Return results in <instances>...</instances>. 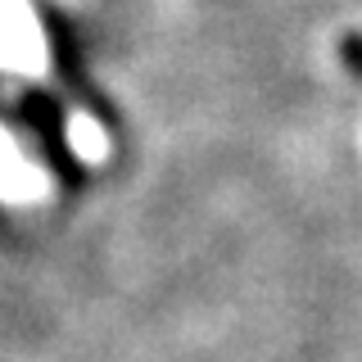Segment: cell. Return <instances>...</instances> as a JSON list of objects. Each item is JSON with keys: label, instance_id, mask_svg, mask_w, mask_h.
<instances>
[{"label": "cell", "instance_id": "obj_1", "mask_svg": "<svg viewBox=\"0 0 362 362\" xmlns=\"http://www.w3.org/2000/svg\"><path fill=\"white\" fill-rule=\"evenodd\" d=\"M344 59L354 64L358 77H362V37H349V41H344Z\"/></svg>", "mask_w": 362, "mask_h": 362}]
</instances>
